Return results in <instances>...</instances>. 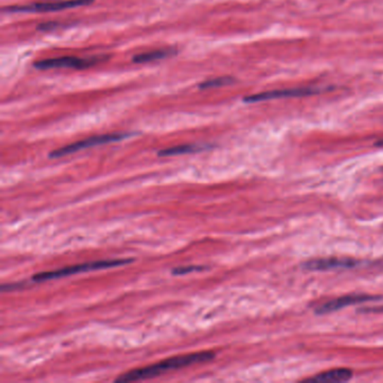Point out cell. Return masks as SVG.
Here are the masks:
<instances>
[{
    "mask_svg": "<svg viewBox=\"0 0 383 383\" xmlns=\"http://www.w3.org/2000/svg\"><path fill=\"white\" fill-rule=\"evenodd\" d=\"M373 299V297L370 296H345V297L337 298V299L331 300L324 305L320 306L316 309L317 314H328V313H333V311L339 310V309L345 308L349 306L354 305V303H363L367 300Z\"/></svg>",
    "mask_w": 383,
    "mask_h": 383,
    "instance_id": "ba28073f",
    "label": "cell"
},
{
    "mask_svg": "<svg viewBox=\"0 0 383 383\" xmlns=\"http://www.w3.org/2000/svg\"><path fill=\"white\" fill-rule=\"evenodd\" d=\"M316 90L310 88H292V89L273 90V92H261L258 95L249 96L244 98L246 103H260L267 100L281 99V98L305 97V96L316 94Z\"/></svg>",
    "mask_w": 383,
    "mask_h": 383,
    "instance_id": "8992f818",
    "label": "cell"
},
{
    "mask_svg": "<svg viewBox=\"0 0 383 383\" xmlns=\"http://www.w3.org/2000/svg\"><path fill=\"white\" fill-rule=\"evenodd\" d=\"M379 146H383V141H381V142L378 143Z\"/></svg>",
    "mask_w": 383,
    "mask_h": 383,
    "instance_id": "9a60e30c",
    "label": "cell"
},
{
    "mask_svg": "<svg viewBox=\"0 0 383 383\" xmlns=\"http://www.w3.org/2000/svg\"><path fill=\"white\" fill-rule=\"evenodd\" d=\"M215 358V353L196 352L186 354V356H173L167 358L164 361L152 364L150 367L141 368V369L132 370L128 372L123 373L120 377L116 379V382H131V381L146 380V379L156 378L158 375H163L168 371L182 369V368L190 367L194 364L209 362Z\"/></svg>",
    "mask_w": 383,
    "mask_h": 383,
    "instance_id": "6da1fadb",
    "label": "cell"
},
{
    "mask_svg": "<svg viewBox=\"0 0 383 383\" xmlns=\"http://www.w3.org/2000/svg\"><path fill=\"white\" fill-rule=\"evenodd\" d=\"M358 262L352 258H318L306 262L303 268L311 271H327L333 269H345V268H354Z\"/></svg>",
    "mask_w": 383,
    "mask_h": 383,
    "instance_id": "52a82bcc",
    "label": "cell"
},
{
    "mask_svg": "<svg viewBox=\"0 0 383 383\" xmlns=\"http://www.w3.org/2000/svg\"><path fill=\"white\" fill-rule=\"evenodd\" d=\"M353 377V372L349 369H334L327 372L320 373L314 378L308 379V381L320 383L329 382H346L351 380Z\"/></svg>",
    "mask_w": 383,
    "mask_h": 383,
    "instance_id": "9c48e42d",
    "label": "cell"
},
{
    "mask_svg": "<svg viewBox=\"0 0 383 383\" xmlns=\"http://www.w3.org/2000/svg\"><path fill=\"white\" fill-rule=\"evenodd\" d=\"M208 268L205 265H186V267H177L172 270L173 275H186L188 273L200 272V271H205Z\"/></svg>",
    "mask_w": 383,
    "mask_h": 383,
    "instance_id": "4fadbf2b",
    "label": "cell"
},
{
    "mask_svg": "<svg viewBox=\"0 0 383 383\" xmlns=\"http://www.w3.org/2000/svg\"><path fill=\"white\" fill-rule=\"evenodd\" d=\"M134 262L133 258H120V260H103V261L87 262V263L75 264L73 267L63 268L56 271L37 273L34 275L33 281L43 282V281L54 280V279L64 278L78 273L89 272L96 270L111 269V268L122 267L125 264Z\"/></svg>",
    "mask_w": 383,
    "mask_h": 383,
    "instance_id": "7a4b0ae2",
    "label": "cell"
},
{
    "mask_svg": "<svg viewBox=\"0 0 383 383\" xmlns=\"http://www.w3.org/2000/svg\"><path fill=\"white\" fill-rule=\"evenodd\" d=\"M101 61L100 58H80L75 56H63V58H46L42 61L34 63V67L39 70L49 69H86L92 67L98 62Z\"/></svg>",
    "mask_w": 383,
    "mask_h": 383,
    "instance_id": "5b68a950",
    "label": "cell"
},
{
    "mask_svg": "<svg viewBox=\"0 0 383 383\" xmlns=\"http://www.w3.org/2000/svg\"><path fill=\"white\" fill-rule=\"evenodd\" d=\"M94 0H61V1H53V3L32 4L26 6H11L4 8L5 11L11 13H51V11H60L64 9L75 8L81 6L90 5Z\"/></svg>",
    "mask_w": 383,
    "mask_h": 383,
    "instance_id": "277c9868",
    "label": "cell"
},
{
    "mask_svg": "<svg viewBox=\"0 0 383 383\" xmlns=\"http://www.w3.org/2000/svg\"><path fill=\"white\" fill-rule=\"evenodd\" d=\"M173 50L167 49V50H156L151 51V52L141 53L139 56H135L133 58V62L135 63H149V62L158 61L161 58H168L172 56Z\"/></svg>",
    "mask_w": 383,
    "mask_h": 383,
    "instance_id": "8fae6325",
    "label": "cell"
},
{
    "mask_svg": "<svg viewBox=\"0 0 383 383\" xmlns=\"http://www.w3.org/2000/svg\"><path fill=\"white\" fill-rule=\"evenodd\" d=\"M24 286H26L25 282H13V284H4L3 286H1V291H13V290H17V289L23 288V287Z\"/></svg>",
    "mask_w": 383,
    "mask_h": 383,
    "instance_id": "5bb4252c",
    "label": "cell"
},
{
    "mask_svg": "<svg viewBox=\"0 0 383 383\" xmlns=\"http://www.w3.org/2000/svg\"><path fill=\"white\" fill-rule=\"evenodd\" d=\"M234 82L231 77H220V78L209 79L199 84V89H211V88H218V87L228 86Z\"/></svg>",
    "mask_w": 383,
    "mask_h": 383,
    "instance_id": "7c38bea8",
    "label": "cell"
},
{
    "mask_svg": "<svg viewBox=\"0 0 383 383\" xmlns=\"http://www.w3.org/2000/svg\"><path fill=\"white\" fill-rule=\"evenodd\" d=\"M133 134L128 133H111L103 134V135H96V137H88L79 142L73 143L67 146L60 147L58 150L52 151L50 153L51 158H58L62 156H69L73 153L79 152L81 150H86L89 147L98 146V145L108 144V143L120 142L122 139L132 137Z\"/></svg>",
    "mask_w": 383,
    "mask_h": 383,
    "instance_id": "3957f363",
    "label": "cell"
},
{
    "mask_svg": "<svg viewBox=\"0 0 383 383\" xmlns=\"http://www.w3.org/2000/svg\"><path fill=\"white\" fill-rule=\"evenodd\" d=\"M207 149V146L196 144L179 145V146L169 147L165 150L158 151V156H182V154H189V153L200 152Z\"/></svg>",
    "mask_w": 383,
    "mask_h": 383,
    "instance_id": "30bf717a",
    "label": "cell"
}]
</instances>
